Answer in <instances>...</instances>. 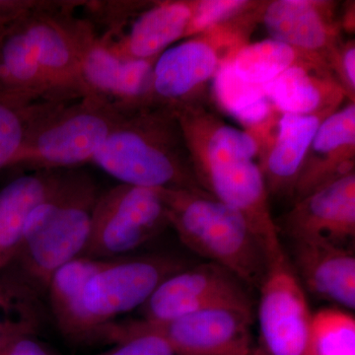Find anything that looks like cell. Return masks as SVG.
Instances as JSON below:
<instances>
[{
    "instance_id": "1",
    "label": "cell",
    "mask_w": 355,
    "mask_h": 355,
    "mask_svg": "<svg viewBox=\"0 0 355 355\" xmlns=\"http://www.w3.org/2000/svg\"><path fill=\"white\" fill-rule=\"evenodd\" d=\"M92 163L121 184L198 190L176 112L147 106L125 114Z\"/></svg>"
},
{
    "instance_id": "2",
    "label": "cell",
    "mask_w": 355,
    "mask_h": 355,
    "mask_svg": "<svg viewBox=\"0 0 355 355\" xmlns=\"http://www.w3.org/2000/svg\"><path fill=\"white\" fill-rule=\"evenodd\" d=\"M100 195L87 173L62 170L50 193L32 210L13 261H19L34 286L48 288L58 268L83 257Z\"/></svg>"
},
{
    "instance_id": "3",
    "label": "cell",
    "mask_w": 355,
    "mask_h": 355,
    "mask_svg": "<svg viewBox=\"0 0 355 355\" xmlns=\"http://www.w3.org/2000/svg\"><path fill=\"white\" fill-rule=\"evenodd\" d=\"M168 217L182 243L233 273L247 287H260L268 261L244 217L203 189H160Z\"/></svg>"
},
{
    "instance_id": "4",
    "label": "cell",
    "mask_w": 355,
    "mask_h": 355,
    "mask_svg": "<svg viewBox=\"0 0 355 355\" xmlns=\"http://www.w3.org/2000/svg\"><path fill=\"white\" fill-rule=\"evenodd\" d=\"M125 114L94 96L58 103L33 128L15 166L39 171L92 163Z\"/></svg>"
},
{
    "instance_id": "5",
    "label": "cell",
    "mask_w": 355,
    "mask_h": 355,
    "mask_svg": "<svg viewBox=\"0 0 355 355\" xmlns=\"http://www.w3.org/2000/svg\"><path fill=\"white\" fill-rule=\"evenodd\" d=\"M252 29L238 16L163 51L154 64L151 105L178 111L202 103L220 65L248 43Z\"/></svg>"
},
{
    "instance_id": "6",
    "label": "cell",
    "mask_w": 355,
    "mask_h": 355,
    "mask_svg": "<svg viewBox=\"0 0 355 355\" xmlns=\"http://www.w3.org/2000/svg\"><path fill=\"white\" fill-rule=\"evenodd\" d=\"M170 226L160 189L120 184L101 193L83 254L114 260L146 244Z\"/></svg>"
},
{
    "instance_id": "7",
    "label": "cell",
    "mask_w": 355,
    "mask_h": 355,
    "mask_svg": "<svg viewBox=\"0 0 355 355\" xmlns=\"http://www.w3.org/2000/svg\"><path fill=\"white\" fill-rule=\"evenodd\" d=\"M186 268L177 259L157 254L107 261L81 293L87 338L102 336L116 317L142 307L161 282Z\"/></svg>"
},
{
    "instance_id": "8",
    "label": "cell",
    "mask_w": 355,
    "mask_h": 355,
    "mask_svg": "<svg viewBox=\"0 0 355 355\" xmlns=\"http://www.w3.org/2000/svg\"><path fill=\"white\" fill-rule=\"evenodd\" d=\"M257 355H313V313L287 257L270 263L260 287Z\"/></svg>"
},
{
    "instance_id": "9",
    "label": "cell",
    "mask_w": 355,
    "mask_h": 355,
    "mask_svg": "<svg viewBox=\"0 0 355 355\" xmlns=\"http://www.w3.org/2000/svg\"><path fill=\"white\" fill-rule=\"evenodd\" d=\"M81 76L89 96L108 103L121 113L151 105L153 60H132L110 50L88 21L77 24Z\"/></svg>"
},
{
    "instance_id": "10",
    "label": "cell",
    "mask_w": 355,
    "mask_h": 355,
    "mask_svg": "<svg viewBox=\"0 0 355 355\" xmlns=\"http://www.w3.org/2000/svg\"><path fill=\"white\" fill-rule=\"evenodd\" d=\"M253 311L247 286L222 266L205 263L186 268L161 282L142 306L144 321L165 323L212 308Z\"/></svg>"
},
{
    "instance_id": "11",
    "label": "cell",
    "mask_w": 355,
    "mask_h": 355,
    "mask_svg": "<svg viewBox=\"0 0 355 355\" xmlns=\"http://www.w3.org/2000/svg\"><path fill=\"white\" fill-rule=\"evenodd\" d=\"M44 4L20 20L40 67L60 101L89 96L81 76L77 23L64 10Z\"/></svg>"
},
{
    "instance_id": "12",
    "label": "cell",
    "mask_w": 355,
    "mask_h": 355,
    "mask_svg": "<svg viewBox=\"0 0 355 355\" xmlns=\"http://www.w3.org/2000/svg\"><path fill=\"white\" fill-rule=\"evenodd\" d=\"M253 311L212 308L165 323H140L167 340L176 355H252Z\"/></svg>"
},
{
    "instance_id": "13",
    "label": "cell",
    "mask_w": 355,
    "mask_h": 355,
    "mask_svg": "<svg viewBox=\"0 0 355 355\" xmlns=\"http://www.w3.org/2000/svg\"><path fill=\"white\" fill-rule=\"evenodd\" d=\"M198 182L203 190L244 217L263 245L268 263L286 256L258 163L237 160L211 166L198 177Z\"/></svg>"
},
{
    "instance_id": "14",
    "label": "cell",
    "mask_w": 355,
    "mask_h": 355,
    "mask_svg": "<svg viewBox=\"0 0 355 355\" xmlns=\"http://www.w3.org/2000/svg\"><path fill=\"white\" fill-rule=\"evenodd\" d=\"M259 23L270 39L288 44L304 57L329 64L342 43V26L336 3L323 0L261 1Z\"/></svg>"
},
{
    "instance_id": "15",
    "label": "cell",
    "mask_w": 355,
    "mask_h": 355,
    "mask_svg": "<svg viewBox=\"0 0 355 355\" xmlns=\"http://www.w3.org/2000/svg\"><path fill=\"white\" fill-rule=\"evenodd\" d=\"M277 225L293 242L345 247L355 236V171L294 202Z\"/></svg>"
},
{
    "instance_id": "16",
    "label": "cell",
    "mask_w": 355,
    "mask_h": 355,
    "mask_svg": "<svg viewBox=\"0 0 355 355\" xmlns=\"http://www.w3.org/2000/svg\"><path fill=\"white\" fill-rule=\"evenodd\" d=\"M263 88L280 114H333L349 101L330 65L307 57L301 58Z\"/></svg>"
},
{
    "instance_id": "17",
    "label": "cell",
    "mask_w": 355,
    "mask_h": 355,
    "mask_svg": "<svg viewBox=\"0 0 355 355\" xmlns=\"http://www.w3.org/2000/svg\"><path fill=\"white\" fill-rule=\"evenodd\" d=\"M355 104L347 102L318 128L294 187V202L354 172Z\"/></svg>"
},
{
    "instance_id": "18",
    "label": "cell",
    "mask_w": 355,
    "mask_h": 355,
    "mask_svg": "<svg viewBox=\"0 0 355 355\" xmlns=\"http://www.w3.org/2000/svg\"><path fill=\"white\" fill-rule=\"evenodd\" d=\"M175 112L197 180L211 166L258 157L254 137L226 123L203 103Z\"/></svg>"
},
{
    "instance_id": "19",
    "label": "cell",
    "mask_w": 355,
    "mask_h": 355,
    "mask_svg": "<svg viewBox=\"0 0 355 355\" xmlns=\"http://www.w3.org/2000/svg\"><path fill=\"white\" fill-rule=\"evenodd\" d=\"M195 1H158L148 4L127 33L99 37L110 50L132 60L158 58L171 44L187 38Z\"/></svg>"
},
{
    "instance_id": "20",
    "label": "cell",
    "mask_w": 355,
    "mask_h": 355,
    "mask_svg": "<svg viewBox=\"0 0 355 355\" xmlns=\"http://www.w3.org/2000/svg\"><path fill=\"white\" fill-rule=\"evenodd\" d=\"M293 243V270L301 286L318 298L354 310V253L327 243Z\"/></svg>"
},
{
    "instance_id": "21",
    "label": "cell",
    "mask_w": 355,
    "mask_h": 355,
    "mask_svg": "<svg viewBox=\"0 0 355 355\" xmlns=\"http://www.w3.org/2000/svg\"><path fill=\"white\" fill-rule=\"evenodd\" d=\"M211 95L217 108L241 123L259 147V162L270 150L282 114L272 106L263 86L245 83L231 67L224 62L210 84Z\"/></svg>"
},
{
    "instance_id": "22",
    "label": "cell",
    "mask_w": 355,
    "mask_h": 355,
    "mask_svg": "<svg viewBox=\"0 0 355 355\" xmlns=\"http://www.w3.org/2000/svg\"><path fill=\"white\" fill-rule=\"evenodd\" d=\"M331 114H282L270 150L259 164L270 197L292 198L312 140L321 123Z\"/></svg>"
},
{
    "instance_id": "23",
    "label": "cell",
    "mask_w": 355,
    "mask_h": 355,
    "mask_svg": "<svg viewBox=\"0 0 355 355\" xmlns=\"http://www.w3.org/2000/svg\"><path fill=\"white\" fill-rule=\"evenodd\" d=\"M60 171H34L15 178L0 190V268L15 259L28 216L50 193Z\"/></svg>"
},
{
    "instance_id": "24",
    "label": "cell",
    "mask_w": 355,
    "mask_h": 355,
    "mask_svg": "<svg viewBox=\"0 0 355 355\" xmlns=\"http://www.w3.org/2000/svg\"><path fill=\"white\" fill-rule=\"evenodd\" d=\"M21 19L0 34V94L60 101L40 67Z\"/></svg>"
},
{
    "instance_id": "25",
    "label": "cell",
    "mask_w": 355,
    "mask_h": 355,
    "mask_svg": "<svg viewBox=\"0 0 355 355\" xmlns=\"http://www.w3.org/2000/svg\"><path fill=\"white\" fill-rule=\"evenodd\" d=\"M108 260L79 257L53 273L48 291L53 316L65 336L72 340L87 338L80 297L87 280Z\"/></svg>"
},
{
    "instance_id": "26",
    "label": "cell",
    "mask_w": 355,
    "mask_h": 355,
    "mask_svg": "<svg viewBox=\"0 0 355 355\" xmlns=\"http://www.w3.org/2000/svg\"><path fill=\"white\" fill-rule=\"evenodd\" d=\"M60 102L0 94V171L15 166L33 128Z\"/></svg>"
},
{
    "instance_id": "27",
    "label": "cell",
    "mask_w": 355,
    "mask_h": 355,
    "mask_svg": "<svg viewBox=\"0 0 355 355\" xmlns=\"http://www.w3.org/2000/svg\"><path fill=\"white\" fill-rule=\"evenodd\" d=\"M304 55L288 44L266 39L242 46L230 60L236 76L245 83L265 85Z\"/></svg>"
},
{
    "instance_id": "28",
    "label": "cell",
    "mask_w": 355,
    "mask_h": 355,
    "mask_svg": "<svg viewBox=\"0 0 355 355\" xmlns=\"http://www.w3.org/2000/svg\"><path fill=\"white\" fill-rule=\"evenodd\" d=\"M313 355H355V319L335 308L313 314L311 328Z\"/></svg>"
},
{
    "instance_id": "29",
    "label": "cell",
    "mask_w": 355,
    "mask_h": 355,
    "mask_svg": "<svg viewBox=\"0 0 355 355\" xmlns=\"http://www.w3.org/2000/svg\"><path fill=\"white\" fill-rule=\"evenodd\" d=\"M104 336L116 345L95 355H176L162 336L148 330L139 321L109 324Z\"/></svg>"
},
{
    "instance_id": "30",
    "label": "cell",
    "mask_w": 355,
    "mask_h": 355,
    "mask_svg": "<svg viewBox=\"0 0 355 355\" xmlns=\"http://www.w3.org/2000/svg\"><path fill=\"white\" fill-rule=\"evenodd\" d=\"M254 1L248 0H195L193 17L187 39L234 19L248 10Z\"/></svg>"
},
{
    "instance_id": "31",
    "label": "cell",
    "mask_w": 355,
    "mask_h": 355,
    "mask_svg": "<svg viewBox=\"0 0 355 355\" xmlns=\"http://www.w3.org/2000/svg\"><path fill=\"white\" fill-rule=\"evenodd\" d=\"M329 65L338 83L345 89L350 102L355 101V44L354 40L342 42L331 53Z\"/></svg>"
},
{
    "instance_id": "32",
    "label": "cell",
    "mask_w": 355,
    "mask_h": 355,
    "mask_svg": "<svg viewBox=\"0 0 355 355\" xmlns=\"http://www.w3.org/2000/svg\"><path fill=\"white\" fill-rule=\"evenodd\" d=\"M0 355H55L50 349L31 336L21 334L0 347Z\"/></svg>"
},
{
    "instance_id": "33",
    "label": "cell",
    "mask_w": 355,
    "mask_h": 355,
    "mask_svg": "<svg viewBox=\"0 0 355 355\" xmlns=\"http://www.w3.org/2000/svg\"><path fill=\"white\" fill-rule=\"evenodd\" d=\"M6 305V295L0 296V306ZM30 326L28 323H8L0 321V347L6 345L9 340L21 334L30 333Z\"/></svg>"
},
{
    "instance_id": "34",
    "label": "cell",
    "mask_w": 355,
    "mask_h": 355,
    "mask_svg": "<svg viewBox=\"0 0 355 355\" xmlns=\"http://www.w3.org/2000/svg\"><path fill=\"white\" fill-rule=\"evenodd\" d=\"M343 31L354 33V2L347 4L343 10V16L340 19Z\"/></svg>"
},
{
    "instance_id": "35",
    "label": "cell",
    "mask_w": 355,
    "mask_h": 355,
    "mask_svg": "<svg viewBox=\"0 0 355 355\" xmlns=\"http://www.w3.org/2000/svg\"><path fill=\"white\" fill-rule=\"evenodd\" d=\"M3 291H2L1 287H0V296L3 295Z\"/></svg>"
},
{
    "instance_id": "36",
    "label": "cell",
    "mask_w": 355,
    "mask_h": 355,
    "mask_svg": "<svg viewBox=\"0 0 355 355\" xmlns=\"http://www.w3.org/2000/svg\"><path fill=\"white\" fill-rule=\"evenodd\" d=\"M1 32H2V28L0 27V34H1Z\"/></svg>"
},
{
    "instance_id": "37",
    "label": "cell",
    "mask_w": 355,
    "mask_h": 355,
    "mask_svg": "<svg viewBox=\"0 0 355 355\" xmlns=\"http://www.w3.org/2000/svg\"><path fill=\"white\" fill-rule=\"evenodd\" d=\"M252 355H257V354H254H254H252Z\"/></svg>"
}]
</instances>
